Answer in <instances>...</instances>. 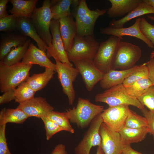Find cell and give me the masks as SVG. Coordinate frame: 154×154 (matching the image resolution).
<instances>
[{
  "instance_id": "1",
  "label": "cell",
  "mask_w": 154,
  "mask_h": 154,
  "mask_svg": "<svg viewBox=\"0 0 154 154\" xmlns=\"http://www.w3.org/2000/svg\"><path fill=\"white\" fill-rule=\"evenodd\" d=\"M106 12V10L105 9L90 10L86 0H80L72 13L75 20L77 36L79 37L94 36V29L96 20Z\"/></svg>"
},
{
  "instance_id": "2",
  "label": "cell",
  "mask_w": 154,
  "mask_h": 154,
  "mask_svg": "<svg viewBox=\"0 0 154 154\" xmlns=\"http://www.w3.org/2000/svg\"><path fill=\"white\" fill-rule=\"evenodd\" d=\"M104 110L103 106L94 104L88 99L79 98L76 107L66 109V112L70 121L83 129L89 126L93 119Z\"/></svg>"
},
{
  "instance_id": "3",
  "label": "cell",
  "mask_w": 154,
  "mask_h": 154,
  "mask_svg": "<svg viewBox=\"0 0 154 154\" xmlns=\"http://www.w3.org/2000/svg\"><path fill=\"white\" fill-rule=\"evenodd\" d=\"M33 65L20 62L7 66L0 61V91L4 92L15 89L29 76L30 71Z\"/></svg>"
},
{
  "instance_id": "4",
  "label": "cell",
  "mask_w": 154,
  "mask_h": 154,
  "mask_svg": "<svg viewBox=\"0 0 154 154\" xmlns=\"http://www.w3.org/2000/svg\"><path fill=\"white\" fill-rule=\"evenodd\" d=\"M95 101L97 102L106 103L109 107L123 105H131L140 110L145 108L137 99L129 96L123 84L113 86L102 92L97 94L95 96Z\"/></svg>"
},
{
  "instance_id": "5",
  "label": "cell",
  "mask_w": 154,
  "mask_h": 154,
  "mask_svg": "<svg viewBox=\"0 0 154 154\" xmlns=\"http://www.w3.org/2000/svg\"><path fill=\"white\" fill-rule=\"evenodd\" d=\"M51 1L44 0L42 7L36 8L31 19L38 34L49 47H52V38L50 27L52 20L50 10Z\"/></svg>"
},
{
  "instance_id": "6",
  "label": "cell",
  "mask_w": 154,
  "mask_h": 154,
  "mask_svg": "<svg viewBox=\"0 0 154 154\" xmlns=\"http://www.w3.org/2000/svg\"><path fill=\"white\" fill-rule=\"evenodd\" d=\"M100 44L94 36L79 37L76 35L71 48L66 51L68 58L73 62L85 59L93 60Z\"/></svg>"
},
{
  "instance_id": "7",
  "label": "cell",
  "mask_w": 154,
  "mask_h": 154,
  "mask_svg": "<svg viewBox=\"0 0 154 154\" xmlns=\"http://www.w3.org/2000/svg\"><path fill=\"white\" fill-rule=\"evenodd\" d=\"M121 40L116 36H110L107 40L100 43L93 60L96 66L104 74L112 69Z\"/></svg>"
},
{
  "instance_id": "8",
  "label": "cell",
  "mask_w": 154,
  "mask_h": 154,
  "mask_svg": "<svg viewBox=\"0 0 154 154\" xmlns=\"http://www.w3.org/2000/svg\"><path fill=\"white\" fill-rule=\"evenodd\" d=\"M140 47L121 40L119 45L112 69L120 70L131 68L141 56Z\"/></svg>"
},
{
  "instance_id": "9",
  "label": "cell",
  "mask_w": 154,
  "mask_h": 154,
  "mask_svg": "<svg viewBox=\"0 0 154 154\" xmlns=\"http://www.w3.org/2000/svg\"><path fill=\"white\" fill-rule=\"evenodd\" d=\"M55 61L56 71L62 88V91L67 97L69 105H72L76 96L73 83L79 73L76 68L74 67L73 65L57 60Z\"/></svg>"
},
{
  "instance_id": "10",
  "label": "cell",
  "mask_w": 154,
  "mask_h": 154,
  "mask_svg": "<svg viewBox=\"0 0 154 154\" xmlns=\"http://www.w3.org/2000/svg\"><path fill=\"white\" fill-rule=\"evenodd\" d=\"M103 122L101 114L93 119L82 139L75 148V154H90L92 147L101 145V137L99 131Z\"/></svg>"
},
{
  "instance_id": "11",
  "label": "cell",
  "mask_w": 154,
  "mask_h": 154,
  "mask_svg": "<svg viewBox=\"0 0 154 154\" xmlns=\"http://www.w3.org/2000/svg\"><path fill=\"white\" fill-rule=\"evenodd\" d=\"M73 63L81 74L87 90L91 91L104 74L96 66L93 60H83Z\"/></svg>"
},
{
  "instance_id": "12",
  "label": "cell",
  "mask_w": 154,
  "mask_h": 154,
  "mask_svg": "<svg viewBox=\"0 0 154 154\" xmlns=\"http://www.w3.org/2000/svg\"><path fill=\"white\" fill-rule=\"evenodd\" d=\"M99 132L101 137V146L105 154H122L125 145L119 132L112 130L103 122Z\"/></svg>"
},
{
  "instance_id": "13",
  "label": "cell",
  "mask_w": 154,
  "mask_h": 154,
  "mask_svg": "<svg viewBox=\"0 0 154 154\" xmlns=\"http://www.w3.org/2000/svg\"><path fill=\"white\" fill-rule=\"evenodd\" d=\"M130 109L125 105L109 107L101 113L103 123L117 132L124 126Z\"/></svg>"
},
{
  "instance_id": "14",
  "label": "cell",
  "mask_w": 154,
  "mask_h": 154,
  "mask_svg": "<svg viewBox=\"0 0 154 154\" xmlns=\"http://www.w3.org/2000/svg\"><path fill=\"white\" fill-rule=\"evenodd\" d=\"M59 27V20L52 19L50 27L52 38V47L46 51V55L48 58L52 57L55 61L73 65L68 58L66 51L64 48Z\"/></svg>"
},
{
  "instance_id": "15",
  "label": "cell",
  "mask_w": 154,
  "mask_h": 154,
  "mask_svg": "<svg viewBox=\"0 0 154 154\" xmlns=\"http://www.w3.org/2000/svg\"><path fill=\"white\" fill-rule=\"evenodd\" d=\"M21 109L29 117L38 118L47 116L54 110V108L45 98L41 97H34L27 101L19 103L17 107Z\"/></svg>"
},
{
  "instance_id": "16",
  "label": "cell",
  "mask_w": 154,
  "mask_h": 154,
  "mask_svg": "<svg viewBox=\"0 0 154 154\" xmlns=\"http://www.w3.org/2000/svg\"><path fill=\"white\" fill-rule=\"evenodd\" d=\"M141 19V18H138L132 25L127 27L116 28L109 27L101 28L100 29V33L103 35L114 36L121 39L124 36L133 37L142 40L149 47L154 48V46L143 35L141 31L140 28Z\"/></svg>"
},
{
  "instance_id": "17",
  "label": "cell",
  "mask_w": 154,
  "mask_h": 154,
  "mask_svg": "<svg viewBox=\"0 0 154 154\" xmlns=\"http://www.w3.org/2000/svg\"><path fill=\"white\" fill-rule=\"evenodd\" d=\"M22 62L28 65L37 64L56 71V65L47 56L45 52L31 43Z\"/></svg>"
},
{
  "instance_id": "18",
  "label": "cell",
  "mask_w": 154,
  "mask_h": 154,
  "mask_svg": "<svg viewBox=\"0 0 154 154\" xmlns=\"http://www.w3.org/2000/svg\"><path fill=\"white\" fill-rule=\"evenodd\" d=\"M59 21L60 35L65 50L67 51L71 48L74 40L77 35L76 22L72 15L62 17Z\"/></svg>"
},
{
  "instance_id": "19",
  "label": "cell",
  "mask_w": 154,
  "mask_h": 154,
  "mask_svg": "<svg viewBox=\"0 0 154 154\" xmlns=\"http://www.w3.org/2000/svg\"><path fill=\"white\" fill-rule=\"evenodd\" d=\"M135 65L126 70L112 69L104 74L100 81V85L103 89L107 90L113 86L123 84L125 79L138 67Z\"/></svg>"
},
{
  "instance_id": "20",
  "label": "cell",
  "mask_w": 154,
  "mask_h": 154,
  "mask_svg": "<svg viewBox=\"0 0 154 154\" xmlns=\"http://www.w3.org/2000/svg\"><path fill=\"white\" fill-rule=\"evenodd\" d=\"M17 19V28L22 35L29 37L37 43L38 48L45 52L49 47L38 34L30 19L25 17H19Z\"/></svg>"
},
{
  "instance_id": "21",
  "label": "cell",
  "mask_w": 154,
  "mask_h": 154,
  "mask_svg": "<svg viewBox=\"0 0 154 154\" xmlns=\"http://www.w3.org/2000/svg\"><path fill=\"white\" fill-rule=\"evenodd\" d=\"M143 0H109L111 6L107 14L111 18L123 16L137 7Z\"/></svg>"
},
{
  "instance_id": "22",
  "label": "cell",
  "mask_w": 154,
  "mask_h": 154,
  "mask_svg": "<svg viewBox=\"0 0 154 154\" xmlns=\"http://www.w3.org/2000/svg\"><path fill=\"white\" fill-rule=\"evenodd\" d=\"M150 14H154V8L143 0L137 7L122 18L112 20L109 23V27L116 28L123 27L126 23L131 19Z\"/></svg>"
},
{
  "instance_id": "23",
  "label": "cell",
  "mask_w": 154,
  "mask_h": 154,
  "mask_svg": "<svg viewBox=\"0 0 154 154\" xmlns=\"http://www.w3.org/2000/svg\"><path fill=\"white\" fill-rule=\"evenodd\" d=\"M27 37L14 33H9L1 38L0 60H2L11 49L23 45L28 39Z\"/></svg>"
},
{
  "instance_id": "24",
  "label": "cell",
  "mask_w": 154,
  "mask_h": 154,
  "mask_svg": "<svg viewBox=\"0 0 154 154\" xmlns=\"http://www.w3.org/2000/svg\"><path fill=\"white\" fill-rule=\"evenodd\" d=\"M38 1V0H10L12 8L9 11L17 18L31 19Z\"/></svg>"
},
{
  "instance_id": "25",
  "label": "cell",
  "mask_w": 154,
  "mask_h": 154,
  "mask_svg": "<svg viewBox=\"0 0 154 154\" xmlns=\"http://www.w3.org/2000/svg\"><path fill=\"white\" fill-rule=\"evenodd\" d=\"M122 141L125 145L142 141L149 133L148 127L133 129L124 126L119 131Z\"/></svg>"
},
{
  "instance_id": "26",
  "label": "cell",
  "mask_w": 154,
  "mask_h": 154,
  "mask_svg": "<svg viewBox=\"0 0 154 154\" xmlns=\"http://www.w3.org/2000/svg\"><path fill=\"white\" fill-rule=\"evenodd\" d=\"M55 71L48 68H45L42 73L35 74L29 76L26 82L35 92L41 90L47 84L53 77Z\"/></svg>"
},
{
  "instance_id": "27",
  "label": "cell",
  "mask_w": 154,
  "mask_h": 154,
  "mask_svg": "<svg viewBox=\"0 0 154 154\" xmlns=\"http://www.w3.org/2000/svg\"><path fill=\"white\" fill-rule=\"evenodd\" d=\"M29 117L20 108H4L0 112V126L8 123H22Z\"/></svg>"
},
{
  "instance_id": "28",
  "label": "cell",
  "mask_w": 154,
  "mask_h": 154,
  "mask_svg": "<svg viewBox=\"0 0 154 154\" xmlns=\"http://www.w3.org/2000/svg\"><path fill=\"white\" fill-rule=\"evenodd\" d=\"M74 1V0H51L50 10L52 19L59 20L72 15L70 7Z\"/></svg>"
},
{
  "instance_id": "29",
  "label": "cell",
  "mask_w": 154,
  "mask_h": 154,
  "mask_svg": "<svg viewBox=\"0 0 154 154\" xmlns=\"http://www.w3.org/2000/svg\"><path fill=\"white\" fill-rule=\"evenodd\" d=\"M31 43L30 39H28L22 45L12 48L6 56L0 61L7 66L20 62L23 58Z\"/></svg>"
},
{
  "instance_id": "30",
  "label": "cell",
  "mask_w": 154,
  "mask_h": 154,
  "mask_svg": "<svg viewBox=\"0 0 154 154\" xmlns=\"http://www.w3.org/2000/svg\"><path fill=\"white\" fill-rule=\"evenodd\" d=\"M152 85H153L152 82L148 78H146L139 80L132 85L125 88L130 96L137 99Z\"/></svg>"
},
{
  "instance_id": "31",
  "label": "cell",
  "mask_w": 154,
  "mask_h": 154,
  "mask_svg": "<svg viewBox=\"0 0 154 154\" xmlns=\"http://www.w3.org/2000/svg\"><path fill=\"white\" fill-rule=\"evenodd\" d=\"M35 92L25 81L15 89V101L19 103L24 102L34 98Z\"/></svg>"
},
{
  "instance_id": "32",
  "label": "cell",
  "mask_w": 154,
  "mask_h": 154,
  "mask_svg": "<svg viewBox=\"0 0 154 154\" xmlns=\"http://www.w3.org/2000/svg\"><path fill=\"white\" fill-rule=\"evenodd\" d=\"M47 116L56 123L63 131L71 134L74 133V130L70 124L66 112H60L53 110L50 112Z\"/></svg>"
},
{
  "instance_id": "33",
  "label": "cell",
  "mask_w": 154,
  "mask_h": 154,
  "mask_svg": "<svg viewBox=\"0 0 154 154\" xmlns=\"http://www.w3.org/2000/svg\"><path fill=\"white\" fill-rule=\"evenodd\" d=\"M149 71L146 62L139 65L138 68L128 76L123 81V84L126 87L137 81L143 78H148Z\"/></svg>"
},
{
  "instance_id": "34",
  "label": "cell",
  "mask_w": 154,
  "mask_h": 154,
  "mask_svg": "<svg viewBox=\"0 0 154 154\" xmlns=\"http://www.w3.org/2000/svg\"><path fill=\"white\" fill-rule=\"evenodd\" d=\"M124 126L133 129H141L147 127V123L145 117L137 114L130 109Z\"/></svg>"
},
{
  "instance_id": "35",
  "label": "cell",
  "mask_w": 154,
  "mask_h": 154,
  "mask_svg": "<svg viewBox=\"0 0 154 154\" xmlns=\"http://www.w3.org/2000/svg\"><path fill=\"white\" fill-rule=\"evenodd\" d=\"M137 99L145 107L154 113V86H150Z\"/></svg>"
},
{
  "instance_id": "36",
  "label": "cell",
  "mask_w": 154,
  "mask_h": 154,
  "mask_svg": "<svg viewBox=\"0 0 154 154\" xmlns=\"http://www.w3.org/2000/svg\"><path fill=\"white\" fill-rule=\"evenodd\" d=\"M44 124L46 130V139L48 140L55 134L63 129L56 123L47 116L41 118Z\"/></svg>"
},
{
  "instance_id": "37",
  "label": "cell",
  "mask_w": 154,
  "mask_h": 154,
  "mask_svg": "<svg viewBox=\"0 0 154 154\" xmlns=\"http://www.w3.org/2000/svg\"><path fill=\"white\" fill-rule=\"evenodd\" d=\"M17 19L14 15H9L0 19V31L8 32L17 29Z\"/></svg>"
},
{
  "instance_id": "38",
  "label": "cell",
  "mask_w": 154,
  "mask_h": 154,
  "mask_svg": "<svg viewBox=\"0 0 154 154\" xmlns=\"http://www.w3.org/2000/svg\"><path fill=\"white\" fill-rule=\"evenodd\" d=\"M140 28L143 35L154 46V25L148 22L144 18H141Z\"/></svg>"
},
{
  "instance_id": "39",
  "label": "cell",
  "mask_w": 154,
  "mask_h": 154,
  "mask_svg": "<svg viewBox=\"0 0 154 154\" xmlns=\"http://www.w3.org/2000/svg\"><path fill=\"white\" fill-rule=\"evenodd\" d=\"M6 124L0 126V154H12L7 145L5 135Z\"/></svg>"
},
{
  "instance_id": "40",
  "label": "cell",
  "mask_w": 154,
  "mask_h": 154,
  "mask_svg": "<svg viewBox=\"0 0 154 154\" xmlns=\"http://www.w3.org/2000/svg\"><path fill=\"white\" fill-rule=\"evenodd\" d=\"M141 110L146 119L149 133L152 135L154 140V113L145 108Z\"/></svg>"
},
{
  "instance_id": "41",
  "label": "cell",
  "mask_w": 154,
  "mask_h": 154,
  "mask_svg": "<svg viewBox=\"0 0 154 154\" xmlns=\"http://www.w3.org/2000/svg\"><path fill=\"white\" fill-rule=\"evenodd\" d=\"M15 89H11L7 91L0 96V104L2 105L5 103L10 102L15 100L14 96Z\"/></svg>"
},
{
  "instance_id": "42",
  "label": "cell",
  "mask_w": 154,
  "mask_h": 154,
  "mask_svg": "<svg viewBox=\"0 0 154 154\" xmlns=\"http://www.w3.org/2000/svg\"><path fill=\"white\" fill-rule=\"evenodd\" d=\"M146 63L149 71L148 78L154 86V58H150Z\"/></svg>"
},
{
  "instance_id": "43",
  "label": "cell",
  "mask_w": 154,
  "mask_h": 154,
  "mask_svg": "<svg viewBox=\"0 0 154 154\" xmlns=\"http://www.w3.org/2000/svg\"><path fill=\"white\" fill-rule=\"evenodd\" d=\"M9 0H0V19L9 15L7 11V5Z\"/></svg>"
},
{
  "instance_id": "44",
  "label": "cell",
  "mask_w": 154,
  "mask_h": 154,
  "mask_svg": "<svg viewBox=\"0 0 154 154\" xmlns=\"http://www.w3.org/2000/svg\"><path fill=\"white\" fill-rule=\"evenodd\" d=\"M51 154H68L66 150L65 146L62 143L57 145L51 153Z\"/></svg>"
},
{
  "instance_id": "45",
  "label": "cell",
  "mask_w": 154,
  "mask_h": 154,
  "mask_svg": "<svg viewBox=\"0 0 154 154\" xmlns=\"http://www.w3.org/2000/svg\"><path fill=\"white\" fill-rule=\"evenodd\" d=\"M122 154H143L133 149L131 146L130 144L124 145L123 149Z\"/></svg>"
},
{
  "instance_id": "46",
  "label": "cell",
  "mask_w": 154,
  "mask_h": 154,
  "mask_svg": "<svg viewBox=\"0 0 154 154\" xmlns=\"http://www.w3.org/2000/svg\"><path fill=\"white\" fill-rule=\"evenodd\" d=\"M96 154H105L101 145L98 147Z\"/></svg>"
},
{
  "instance_id": "47",
  "label": "cell",
  "mask_w": 154,
  "mask_h": 154,
  "mask_svg": "<svg viewBox=\"0 0 154 154\" xmlns=\"http://www.w3.org/2000/svg\"><path fill=\"white\" fill-rule=\"evenodd\" d=\"M144 1L154 8V0H144Z\"/></svg>"
},
{
  "instance_id": "48",
  "label": "cell",
  "mask_w": 154,
  "mask_h": 154,
  "mask_svg": "<svg viewBox=\"0 0 154 154\" xmlns=\"http://www.w3.org/2000/svg\"><path fill=\"white\" fill-rule=\"evenodd\" d=\"M154 58V50L151 52L150 55V58Z\"/></svg>"
},
{
  "instance_id": "49",
  "label": "cell",
  "mask_w": 154,
  "mask_h": 154,
  "mask_svg": "<svg viewBox=\"0 0 154 154\" xmlns=\"http://www.w3.org/2000/svg\"><path fill=\"white\" fill-rule=\"evenodd\" d=\"M148 17L149 18L152 20L154 21V16H151L150 15H148Z\"/></svg>"
}]
</instances>
